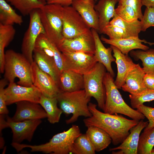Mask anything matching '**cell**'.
<instances>
[{
  "instance_id": "26",
  "label": "cell",
  "mask_w": 154,
  "mask_h": 154,
  "mask_svg": "<svg viewBox=\"0 0 154 154\" xmlns=\"http://www.w3.org/2000/svg\"><path fill=\"white\" fill-rule=\"evenodd\" d=\"M56 97H48L41 95L39 104L45 110L47 115V119L51 124L59 122L63 112L62 110L57 106Z\"/></svg>"
},
{
  "instance_id": "28",
  "label": "cell",
  "mask_w": 154,
  "mask_h": 154,
  "mask_svg": "<svg viewBox=\"0 0 154 154\" xmlns=\"http://www.w3.org/2000/svg\"><path fill=\"white\" fill-rule=\"evenodd\" d=\"M23 22L22 16L6 0H0V23L6 25H21Z\"/></svg>"
},
{
  "instance_id": "37",
  "label": "cell",
  "mask_w": 154,
  "mask_h": 154,
  "mask_svg": "<svg viewBox=\"0 0 154 154\" xmlns=\"http://www.w3.org/2000/svg\"><path fill=\"white\" fill-rule=\"evenodd\" d=\"M137 110L142 113L148 120V123L143 131H148L154 127V108L145 106L143 104L139 106Z\"/></svg>"
},
{
  "instance_id": "6",
  "label": "cell",
  "mask_w": 154,
  "mask_h": 154,
  "mask_svg": "<svg viewBox=\"0 0 154 154\" xmlns=\"http://www.w3.org/2000/svg\"><path fill=\"white\" fill-rule=\"evenodd\" d=\"M50 4L62 23V33L66 39H72L92 32L78 12L72 6Z\"/></svg>"
},
{
  "instance_id": "9",
  "label": "cell",
  "mask_w": 154,
  "mask_h": 154,
  "mask_svg": "<svg viewBox=\"0 0 154 154\" xmlns=\"http://www.w3.org/2000/svg\"><path fill=\"white\" fill-rule=\"evenodd\" d=\"M29 16V24L24 35L21 49L22 53L32 64L36 40L40 34H45V31L40 19V9L33 10Z\"/></svg>"
},
{
  "instance_id": "41",
  "label": "cell",
  "mask_w": 154,
  "mask_h": 154,
  "mask_svg": "<svg viewBox=\"0 0 154 154\" xmlns=\"http://www.w3.org/2000/svg\"><path fill=\"white\" fill-rule=\"evenodd\" d=\"M48 44L54 52V58L56 64L61 72L64 69L62 54L57 46L48 40Z\"/></svg>"
},
{
  "instance_id": "43",
  "label": "cell",
  "mask_w": 154,
  "mask_h": 154,
  "mask_svg": "<svg viewBox=\"0 0 154 154\" xmlns=\"http://www.w3.org/2000/svg\"><path fill=\"white\" fill-rule=\"evenodd\" d=\"M73 0H48L46 4H56L64 6L71 5Z\"/></svg>"
},
{
  "instance_id": "1",
  "label": "cell",
  "mask_w": 154,
  "mask_h": 154,
  "mask_svg": "<svg viewBox=\"0 0 154 154\" xmlns=\"http://www.w3.org/2000/svg\"><path fill=\"white\" fill-rule=\"evenodd\" d=\"M88 106L92 115L84 119L85 125L87 127L94 126L102 129L110 135L115 145L121 143L129 134L130 130L139 122L121 115L102 112L97 109L96 104L90 102Z\"/></svg>"
},
{
  "instance_id": "45",
  "label": "cell",
  "mask_w": 154,
  "mask_h": 154,
  "mask_svg": "<svg viewBox=\"0 0 154 154\" xmlns=\"http://www.w3.org/2000/svg\"><path fill=\"white\" fill-rule=\"evenodd\" d=\"M141 3L146 7L154 8V0H141Z\"/></svg>"
},
{
  "instance_id": "33",
  "label": "cell",
  "mask_w": 154,
  "mask_h": 154,
  "mask_svg": "<svg viewBox=\"0 0 154 154\" xmlns=\"http://www.w3.org/2000/svg\"><path fill=\"white\" fill-rule=\"evenodd\" d=\"M154 146V127L150 130L143 131L140 136L137 153L151 154Z\"/></svg>"
},
{
  "instance_id": "27",
  "label": "cell",
  "mask_w": 154,
  "mask_h": 154,
  "mask_svg": "<svg viewBox=\"0 0 154 154\" xmlns=\"http://www.w3.org/2000/svg\"><path fill=\"white\" fill-rule=\"evenodd\" d=\"M13 25H6L0 23V72L4 73L5 58L4 50L13 40L16 34Z\"/></svg>"
},
{
  "instance_id": "19",
  "label": "cell",
  "mask_w": 154,
  "mask_h": 154,
  "mask_svg": "<svg viewBox=\"0 0 154 154\" xmlns=\"http://www.w3.org/2000/svg\"><path fill=\"white\" fill-rule=\"evenodd\" d=\"M113 53V56L116 59L117 72L114 83L118 89L121 88L125 79L129 72L136 64L133 61L128 54L123 53L115 46L110 45Z\"/></svg>"
},
{
  "instance_id": "11",
  "label": "cell",
  "mask_w": 154,
  "mask_h": 154,
  "mask_svg": "<svg viewBox=\"0 0 154 154\" xmlns=\"http://www.w3.org/2000/svg\"><path fill=\"white\" fill-rule=\"evenodd\" d=\"M7 106L18 102L26 101L39 103L42 93L33 85L25 86L17 84L15 82L9 83L5 89Z\"/></svg>"
},
{
  "instance_id": "40",
  "label": "cell",
  "mask_w": 154,
  "mask_h": 154,
  "mask_svg": "<svg viewBox=\"0 0 154 154\" xmlns=\"http://www.w3.org/2000/svg\"><path fill=\"white\" fill-rule=\"evenodd\" d=\"M118 5H126L131 7L137 13L139 20L142 19L143 14L141 10V0H118Z\"/></svg>"
},
{
  "instance_id": "4",
  "label": "cell",
  "mask_w": 154,
  "mask_h": 154,
  "mask_svg": "<svg viewBox=\"0 0 154 154\" xmlns=\"http://www.w3.org/2000/svg\"><path fill=\"white\" fill-rule=\"evenodd\" d=\"M31 64L21 53L12 49L5 52L4 78L9 83L14 82L16 78L17 84L25 86L33 85Z\"/></svg>"
},
{
  "instance_id": "35",
  "label": "cell",
  "mask_w": 154,
  "mask_h": 154,
  "mask_svg": "<svg viewBox=\"0 0 154 154\" xmlns=\"http://www.w3.org/2000/svg\"><path fill=\"white\" fill-rule=\"evenodd\" d=\"M115 11L116 14L126 21H132L139 19L138 16L135 11L130 6L118 5L115 9Z\"/></svg>"
},
{
  "instance_id": "20",
  "label": "cell",
  "mask_w": 154,
  "mask_h": 154,
  "mask_svg": "<svg viewBox=\"0 0 154 154\" xmlns=\"http://www.w3.org/2000/svg\"><path fill=\"white\" fill-rule=\"evenodd\" d=\"M100 39L104 43L115 46L125 54H128L129 52L135 49L146 50L149 49L148 46L143 44L142 42L150 45H154V42H148L145 40L141 39L139 37L113 39L102 36Z\"/></svg>"
},
{
  "instance_id": "32",
  "label": "cell",
  "mask_w": 154,
  "mask_h": 154,
  "mask_svg": "<svg viewBox=\"0 0 154 154\" xmlns=\"http://www.w3.org/2000/svg\"><path fill=\"white\" fill-rule=\"evenodd\" d=\"M95 151L86 134L81 133L74 141L72 147L71 153L95 154Z\"/></svg>"
},
{
  "instance_id": "29",
  "label": "cell",
  "mask_w": 154,
  "mask_h": 154,
  "mask_svg": "<svg viewBox=\"0 0 154 154\" xmlns=\"http://www.w3.org/2000/svg\"><path fill=\"white\" fill-rule=\"evenodd\" d=\"M119 27L123 29L131 37H139L141 31L140 20H136L129 21L122 19L116 14L110 21L109 24Z\"/></svg>"
},
{
  "instance_id": "25",
  "label": "cell",
  "mask_w": 154,
  "mask_h": 154,
  "mask_svg": "<svg viewBox=\"0 0 154 154\" xmlns=\"http://www.w3.org/2000/svg\"><path fill=\"white\" fill-rule=\"evenodd\" d=\"M87 128L85 134L96 151L99 152L105 149L112 142L110 135L102 129L94 126Z\"/></svg>"
},
{
  "instance_id": "48",
  "label": "cell",
  "mask_w": 154,
  "mask_h": 154,
  "mask_svg": "<svg viewBox=\"0 0 154 154\" xmlns=\"http://www.w3.org/2000/svg\"><path fill=\"white\" fill-rule=\"evenodd\" d=\"M95 0V1H96V0Z\"/></svg>"
},
{
  "instance_id": "10",
  "label": "cell",
  "mask_w": 154,
  "mask_h": 154,
  "mask_svg": "<svg viewBox=\"0 0 154 154\" xmlns=\"http://www.w3.org/2000/svg\"><path fill=\"white\" fill-rule=\"evenodd\" d=\"M61 52L64 70H69L83 75L89 71L98 62L94 54L81 52Z\"/></svg>"
},
{
  "instance_id": "21",
  "label": "cell",
  "mask_w": 154,
  "mask_h": 154,
  "mask_svg": "<svg viewBox=\"0 0 154 154\" xmlns=\"http://www.w3.org/2000/svg\"><path fill=\"white\" fill-rule=\"evenodd\" d=\"M33 57L34 61L39 68L50 75L59 87L60 72L54 58L49 56L43 51L36 48H34Z\"/></svg>"
},
{
  "instance_id": "15",
  "label": "cell",
  "mask_w": 154,
  "mask_h": 154,
  "mask_svg": "<svg viewBox=\"0 0 154 154\" xmlns=\"http://www.w3.org/2000/svg\"><path fill=\"white\" fill-rule=\"evenodd\" d=\"M61 52H81L94 54L95 44L92 32L72 39H64L58 47Z\"/></svg>"
},
{
  "instance_id": "18",
  "label": "cell",
  "mask_w": 154,
  "mask_h": 154,
  "mask_svg": "<svg viewBox=\"0 0 154 154\" xmlns=\"http://www.w3.org/2000/svg\"><path fill=\"white\" fill-rule=\"evenodd\" d=\"M145 74L139 64H136L127 75L121 88L133 95L139 94L147 90L148 89L143 82Z\"/></svg>"
},
{
  "instance_id": "24",
  "label": "cell",
  "mask_w": 154,
  "mask_h": 154,
  "mask_svg": "<svg viewBox=\"0 0 154 154\" xmlns=\"http://www.w3.org/2000/svg\"><path fill=\"white\" fill-rule=\"evenodd\" d=\"M118 2V0H100L95 5L94 8L98 17L99 33H102L103 29L116 14L115 6Z\"/></svg>"
},
{
  "instance_id": "8",
  "label": "cell",
  "mask_w": 154,
  "mask_h": 154,
  "mask_svg": "<svg viewBox=\"0 0 154 154\" xmlns=\"http://www.w3.org/2000/svg\"><path fill=\"white\" fill-rule=\"evenodd\" d=\"M40 14L46 36L58 48L64 39L61 19L49 4L40 9Z\"/></svg>"
},
{
  "instance_id": "31",
  "label": "cell",
  "mask_w": 154,
  "mask_h": 154,
  "mask_svg": "<svg viewBox=\"0 0 154 154\" xmlns=\"http://www.w3.org/2000/svg\"><path fill=\"white\" fill-rule=\"evenodd\" d=\"M23 16L29 15L33 10L40 9L45 5L39 0H6Z\"/></svg>"
},
{
  "instance_id": "39",
  "label": "cell",
  "mask_w": 154,
  "mask_h": 154,
  "mask_svg": "<svg viewBox=\"0 0 154 154\" xmlns=\"http://www.w3.org/2000/svg\"><path fill=\"white\" fill-rule=\"evenodd\" d=\"M8 83V82L4 78L0 81V114L5 115H7L9 113L7 107L5 92V88Z\"/></svg>"
},
{
  "instance_id": "42",
  "label": "cell",
  "mask_w": 154,
  "mask_h": 154,
  "mask_svg": "<svg viewBox=\"0 0 154 154\" xmlns=\"http://www.w3.org/2000/svg\"><path fill=\"white\" fill-rule=\"evenodd\" d=\"M143 82L148 89L154 90V72L145 73L143 77Z\"/></svg>"
},
{
  "instance_id": "17",
  "label": "cell",
  "mask_w": 154,
  "mask_h": 154,
  "mask_svg": "<svg viewBox=\"0 0 154 154\" xmlns=\"http://www.w3.org/2000/svg\"><path fill=\"white\" fill-rule=\"evenodd\" d=\"M94 0H73L71 5L78 12L91 29H99L98 17L94 6Z\"/></svg>"
},
{
  "instance_id": "7",
  "label": "cell",
  "mask_w": 154,
  "mask_h": 154,
  "mask_svg": "<svg viewBox=\"0 0 154 154\" xmlns=\"http://www.w3.org/2000/svg\"><path fill=\"white\" fill-rule=\"evenodd\" d=\"M106 68L98 62L88 72L84 74V89L87 96L93 97L96 101L99 108L104 109L106 90L103 83Z\"/></svg>"
},
{
  "instance_id": "14",
  "label": "cell",
  "mask_w": 154,
  "mask_h": 154,
  "mask_svg": "<svg viewBox=\"0 0 154 154\" xmlns=\"http://www.w3.org/2000/svg\"><path fill=\"white\" fill-rule=\"evenodd\" d=\"M16 109L12 120L20 121L27 120L41 119L47 118L45 110L39 103L23 101L16 103Z\"/></svg>"
},
{
  "instance_id": "2",
  "label": "cell",
  "mask_w": 154,
  "mask_h": 154,
  "mask_svg": "<svg viewBox=\"0 0 154 154\" xmlns=\"http://www.w3.org/2000/svg\"><path fill=\"white\" fill-rule=\"evenodd\" d=\"M82 133L79 126L73 125L68 129L57 133L49 141L44 144L32 145L12 143L11 145L17 152L29 148L31 152H41L46 153L68 154L71 153L72 147L76 139Z\"/></svg>"
},
{
  "instance_id": "12",
  "label": "cell",
  "mask_w": 154,
  "mask_h": 154,
  "mask_svg": "<svg viewBox=\"0 0 154 154\" xmlns=\"http://www.w3.org/2000/svg\"><path fill=\"white\" fill-rule=\"evenodd\" d=\"M33 84L42 94L48 97H56L61 91L54 79L42 70L33 61L31 65Z\"/></svg>"
},
{
  "instance_id": "44",
  "label": "cell",
  "mask_w": 154,
  "mask_h": 154,
  "mask_svg": "<svg viewBox=\"0 0 154 154\" xmlns=\"http://www.w3.org/2000/svg\"><path fill=\"white\" fill-rule=\"evenodd\" d=\"M4 115L0 114V136H2V131L6 127H7V120L5 119Z\"/></svg>"
},
{
  "instance_id": "30",
  "label": "cell",
  "mask_w": 154,
  "mask_h": 154,
  "mask_svg": "<svg viewBox=\"0 0 154 154\" xmlns=\"http://www.w3.org/2000/svg\"><path fill=\"white\" fill-rule=\"evenodd\" d=\"M131 56L136 60H140L142 63V68L145 73L154 72V49L146 50H132Z\"/></svg>"
},
{
  "instance_id": "36",
  "label": "cell",
  "mask_w": 154,
  "mask_h": 154,
  "mask_svg": "<svg viewBox=\"0 0 154 154\" xmlns=\"http://www.w3.org/2000/svg\"><path fill=\"white\" fill-rule=\"evenodd\" d=\"M102 34L107 35L110 39H116L131 37L123 29L115 25L109 24L103 29Z\"/></svg>"
},
{
  "instance_id": "13",
  "label": "cell",
  "mask_w": 154,
  "mask_h": 154,
  "mask_svg": "<svg viewBox=\"0 0 154 154\" xmlns=\"http://www.w3.org/2000/svg\"><path fill=\"white\" fill-rule=\"evenodd\" d=\"M6 119L7 127L10 128L12 131V143H18L24 140L31 141L35 131L42 122L41 119L14 121L7 116Z\"/></svg>"
},
{
  "instance_id": "16",
  "label": "cell",
  "mask_w": 154,
  "mask_h": 154,
  "mask_svg": "<svg viewBox=\"0 0 154 154\" xmlns=\"http://www.w3.org/2000/svg\"><path fill=\"white\" fill-rule=\"evenodd\" d=\"M148 121H139L137 124L130 130V133L120 145L110 148L109 151L113 154H137L140 134L148 125Z\"/></svg>"
},
{
  "instance_id": "22",
  "label": "cell",
  "mask_w": 154,
  "mask_h": 154,
  "mask_svg": "<svg viewBox=\"0 0 154 154\" xmlns=\"http://www.w3.org/2000/svg\"><path fill=\"white\" fill-rule=\"evenodd\" d=\"M95 44L94 56L97 62L102 64L105 67L108 72L114 77V72L112 68L111 64L115 62L116 59L112 56L113 50L110 47L106 48L102 44L99 36L98 32L95 29H91Z\"/></svg>"
},
{
  "instance_id": "34",
  "label": "cell",
  "mask_w": 154,
  "mask_h": 154,
  "mask_svg": "<svg viewBox=\"0 0 154 154\" xmlns=\"http://www.w3.org/2000/svg\"><path fill=\"white\" fill-rule=\"evenodd\" d=\"M129 96L131 107L133 109H137L145 102L154 100V90L147 89L139 94H130Z\"/></svg>"
},
{
  "instance_id": "23",
  "label": "cell",
  "mask_w": 154,
  "mask_h": 154,
  "mask_svg": "<svg viewBox=\"0 0 154 154\" xmlns=\"http://www.w3.org/2000/svg\"><path fill=\"white\" fill-rule=\"evenodd\" d=\"M59 88L61 91L72 92L84 89L83 75L64 69L60 74Z\"/></svg>"
},
{
  "instance_id": "47",
  "label": "cell",
  "mask_w": 154,
  "mask_h": 154,
  "mask_svg": "<svg viewBox=\"0 0 154 154\" xmlns=\"http://www.w3.org/2000/svg\"><path fill=\"white\" fill-rule=\"evenodd\" d=\"M151 154H154V149H152L151 150Z\"/></svg>"
},
{
  "instance_id": "46",
  "label": "cell",
  "mask_w": 154,
  "mask_h": 154,
  "mask_svg": "<svg viewBox=\"0 0 154 154\" xmlns=\"http://www.w3.org/2000/svg\"><path fill=\"white\" fill-rule=\"evenodd\" d=\"M48 0H39L42 3L44 4H46V2Z\"/></svg>"
},
{
  "instance_id": "38",
  "label": "cell",
  "mask_w": 154,
  "mask_h": 154,
  "mask_svg": "<svg viewBox=\"0 0 154 154\" xmlns=\"http://www.w3.org/2000/svg\"><path fill=\"white\" fill-rule=\"evenodd\" d=\"M140 21L142 31H145L149 27H154V8L146 7Z\"/></svg>"
},
{
  "instance_id": "3",
  "label": "cell",
  "mask_w": 154,
  "mask_h": 154,
  "mask_svg": "<svg viewBox=\"0 0 154 154\" xmlns=\"http://www.w3.org/2000/svg\"><path fill=\"white\" fill-rule=\"evenodd\" d=\"M113 78L109 72H106L103 81L106 94L104 112L112 114H123L138 121L143 120L145 117L142 113L130 107L124 101Z\"/></svg>"
},
{
  "instance_id": "5",
  "label": "cell",
  "mask_w": 154,
  "mask_h": 154,
  "mask_svg": "<svg viewBox=\"0 0 154 154\" xmlns=\"http://www.w3.org/2000/svg\"><path fill=\"white\" fill-rule=\"evenodd\" d=\"M56 97L63 112L66 115L72 114L66 121V124L76 121L80 116L87 118L92 116L88 106L91 98L87 96L84 89L72 92L61 91Z\"/></svg>"
}]
</instances>
